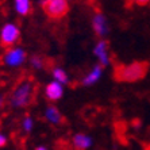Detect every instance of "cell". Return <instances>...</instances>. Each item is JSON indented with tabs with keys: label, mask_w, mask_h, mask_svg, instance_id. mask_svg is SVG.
<instances>
[{
	"label": "cell",
	"mask_w": 150,
	"mask_h": 150,
	"mask_svg": "<svg viewBox=\"0 0 150 150\" xmlns=\"http://www.w3.org/2000/svg\"><path fill=\"white\" fill-rule=\"evenodd\" d=\"M149 70V64L145 61H134L126 65H118L115 68L114 76L118 81L122 83H135L146 76Z\"/></svg>",
	"instance_id": "6da1fadb"
},
{
	"label": "cell",
	"mask_w": 150,
	"mask_h": 150,
	"mask_svg": "<svg viewBox=\"0 0 150 150\" xmlns=\"http://www.w3.org/2000/svg\"><path fill=\"white\" fill-rule=\"evenodd\" d=\"M35 84L31 79H25L18 83L11 95V105L14 108H26L34 101Z\"/></svg>",
	"instance_id": "7a4b0ae2"
},
{
	"label": "cell",
	"mask_w": 150,
	"mask_h": 150,
	"mask_svg": "<svg viewBox=\"0 0 150 150\" xmlns=\"http://www.w3.org/2000/svg\"><path fill=\"white\" fill-rule=\"evenodd\" d=\"M42 10L45 14L54 21L62 19L69 12V1L68 0H43Z\"/></svg>",
	"instance_id": "3957f363"
},
{
	"label": "cell",
	"mask_w": 150,
	"mask_h": 150,
	"mask_svg": "<svg viewBox=\"0 0 150 150\" xmlns=\"http://www.w3.org/2000/svg\"><path fill=\"white\" fill-rule=\"evenodd\" d=\"M27 59V53L22 47H16V46H10L6 53L3 54V64L8 68H18L22 67Z\"/></svg>",
	"instance_id": "277c9868"
},
{
	"label": "cell",
	"mask_w": 150,
	"mask_h": 150,
	"mask_svg": "<svg viewBox=\"0 0 150 150\" xmlns=\"http://www.w3.org/2000/svg\"><path fill=\"white\" fill-rule=\"evenodd\" d=\"M21 38V30L15 23H6L0 30V43L4 47L14 46Z\"/></svg>",
	"instance_id": "5b68a950"
},
{
	"label": "cell",
	"mask_w": 150,
	"mask_h": 150,
	"mask_svg": "<svg viewBox=\"0 0 150 150\" xmlns=\"http://www.w3.org/2000/svg\"><path fill=\"white\" fill-rule=\"evenodd\" d=\"M93 56L98 58L99 65L103 68L108 67L111 64V57H110V43L105 39H100V41L95 45L93 47Z\"/></svg>",
	"instance_id": "8992f818"
},
{
	"label": "cell",
	"mask_w": 150,
	"mask_h": 150,
	"mask_svg": "<svg viewBox=\"0 0 150 150\" xmlns=\"http://www.w3.org/2000/svg\"><path fill=\"white\" fill-rule=\"evenodd\" d=\"M92 28H93L95 34L98 35L99 38H103L107 33H108V22L107 18L104 16V14L101 12H96L92 18Z\"/></svg>",
	"instance_id": "52a82bcc"
},
{
	"label": "cell",
	"mask_w": 150,
	"mask_h": 150,
	"mask_svg": "<svg viewBox=\"0 0 150 150\" xmlns=\"http://www.w3.org/2000/svg\"><path fill=\"white\" fill-rule=\"evenodd\" d=\"M45 96L50 101H57L64 96V84L53 80L45 87Z\"/></svg>",
	"instance_id": "ba28073f"
},
{
	"label": "cell",
	"mask_w": 150,
	"mask_h": 150,
	"mask_svg": "<svg viewBox=\"0 0 150 150\" xmlns=\"http://www.w3.org/2000/svg\"><path fill=\"white\" fill-rule=\"evenodd\" d=\"M92 145H93V139L88 134L79 133L76 135H73V138H72V146L77 150H87L89 147H92Z\"/></svg>",
	"instance_id": "9c48e42d"
},
{
	"label": "cell",
	"mask_w": 150,
	"mask_h": 150,
	"mask_svg": "<svg viewBox=\"0 0 150 150\" xmlns=\"http://www.w3.org/2000/svg\"><path fill=\"white\" fill-rule=\"evenodd\" d=\"M101 74H103V67L101 65H96V67L92 68V70L89 73H87L84 76V79L81 80V85L83 87H92V85H95L101 79Z\"/></svg>",
	"instance_id": "30bf717a"
},
{
	"label": "cell",
	"mask_w": 150,
	"mask_h": 150,
	"mask_svg": "<svg viewBox=\"0 0 150 150\" xmlns=\"http://www.w3.org/2000/svg\"><path fill=\"white\" fill-rule=\"evenodd\" d=\"M45 119L50 125H59V123L62 122V115H61V112L57 107L54 105H49L45 111Z\"/></svg>",
	"instance_id": "8fae6325"
},
{
	"label": "cell",
	"mask_w": 150,
	"mask_h": 150,
	"mask_svg": "<svg viewBox=\"0 0 150 150\" xmlns=\"http://www.w3.org/2000/svg\"><path fill=\"white\" fill-rule=\"evenodd\" d=\"M14 8L18 15L26 16L31 11V1L30 0H14Z\"/></svg>",
	"instance_id": "7c38bea8"
},
{
	"label": "cell",
	"mask_w": 150,
	"mask_h": 150,
	"mask_svg": "<svg viewBox=\"0 0 150 150\" xmlns=\"http://www.w3.org/2000/svg\"><path fill=\"white\" fill-rule=\"evenodd\" d=\"M53 74V79L56 81H58V83L64 84V85H67V84H69V76H68V73L65 72L64 69H61V68H54L52 72Z\"/></svg>",
	"instance_id": "4fadbf2b"
},
{
	"label": "cell",
	"mask_w": 150,
	"mask_h": 150,
	"mask_svg": "<svg viewBox=\"0 0 150 150\" xmlns=\"http://www.w3.org/2000/svg\"><path fill=\"white\" fill-rule=\"evenodd\" d=\"M22 129L25 133H30L34 129V120H33L31 116H25L22 119Z\"/></svg>",
	"instance_id": "5bb4252c"
},
{
	"label": "cell",
	"mask_w": 150,
	"mask_h": 150,
	"mask_svg": "<svg viewBox=\"0 0 150 150\" xmlns=\"http://www.w3.org/2000/svg\"><path fill=\"white\" fill-rule=\"evenodd\" d=\"M30 64H31V67L34 68V69L39 70L43 68V65H45V62H43V59H42V57L39 56H33L31 58H30Z\"/></svg>",
	"instance_id": "9a60e30c"
},
{
	"label": "cell",
	"mask_w": 150,
	"mask_h": 150,
	"mask_svg": "<svg viewBox=\"0 0 150 150\" xmlns=\"http://www.w3.org/2000/svg\"><path fill=\"white\" fill-rule=\"evenodd\" d=\"M126 1L130 6H133V4H135V6H146V4L150 3V0H126Z\"/></svg>",
	"instance_id": "2e32d148"
},
{
	"label": "cell",
	"mask_w": 150,
	"mask_h": 150,
	"mask_svg": "<svg viewBox=\"0 0 150 150\" xmlns=\"http://www.w3.org/2000/svg\"><path fill=\"white\" fill-rule=\"evenodd\" d=\"M7 143H8L7 135H6V134H3V133H0V147H4Z\"/></svg>",
	"instance_id": "e0dca14e"
},
{
	"label": "cell",
	"mask_w": 150,
	"mask_h": 150,
	"mask_svg": "<svg viewBox=\"0 0 150 150\" xmlns=\"http://www.w3.org/2000/svg\"><path fill=\"white\" fill-rule=\"evenodd\" d=\"M35 149H37V150H46L47 147H46V146H37Z\"/></svg>",
	"instance_id": "ac0fdd59"
},
{
	"label": "cell",
	"mask_w": 150,
	"mask_h": 150,
	"mask_svg": "<svg viewBox=\"0 0 150 150\" xmlns=\"http://www.w3.org/2000/svg\"><path fill=\"white\" fill-rule=\"evenodd\" d=\"M3 103H4V98H3V96H1V95H0V107L3 105Z\"/></svg>",
	"instance_id": "d6986e66"
}]
</instances>
